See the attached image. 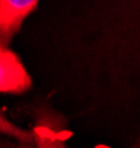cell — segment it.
<instances>
[{
    "mask_svg": "<svg viewBox=\"0 0 140 148\" xmlns=\"http://www.w3.org/2000/svg\"><path fill=\"white\" fill-rule=\"evenodd\" d=\"M2 132L9 135V136L16 138L21 144L24 145H33L37 144V135L34 132H28V130H22L19 127H16L14 123H10L5 119V116L2 114Z\"/></svg>",
    "mask_w": 140,
    "mask_h": 148,
    "instance_id": "3",
    "label": "cell"
},
{
    "mask_svg": "<svg viewBox=\"0 0 140 148\" xmlns=\"http://www.w3.org/2000/svg\"><path fill=\"white\" fill-rule=\"evenodd\" d=\"M31 77L21 59L2 45L0 49V90L3 93H24L31 88Z\"/></svg>",
    "mask_w": 140,
    "mask_h": 148,
    "instance_id": "1",
    "label": "cell"
},
{
    "mask_svg": "<svg viewBox=\"0 0 140 148\" xmlns=\"http://www.w3.org/2000/svg\"><path fill=\"white\" fill-rule=\"evenodd\" d=\"M39 0H0V36L2 45L9 42L24 19L37 8Z\"/></svg>",
    "mask_w": 140,
    "mask_h": 148,
    "instance_id": "2",
    "label": "cell"
},
{
    "mask_svg": "<svg viewBox=\"0 0 140 148\" xmlns=\"http://www.w3.org/2000/svg\"><path fill=\"white\" fill-rule=\"evenodd\" d=\"M136 147H139V148H140V138H139V141L136 142Z\"/></svg>",
    "mask_w": 140,
    "mask_h": 148,
    "instance_id": "4",
    "label": "cell"
}]
</instances>
